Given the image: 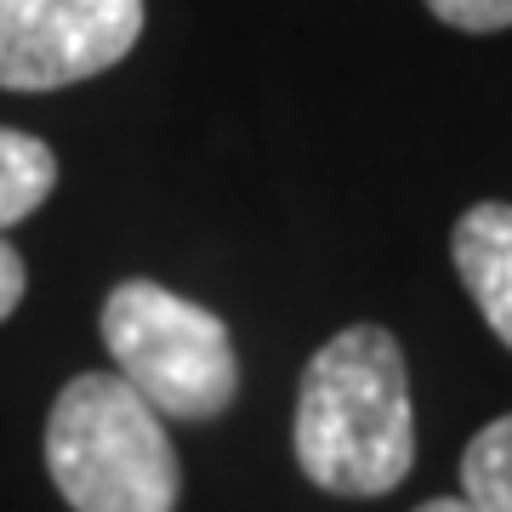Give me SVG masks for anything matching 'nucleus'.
<instances>
[{
  "instance_id": "nucleus-1",
  "label": "nucleus",
  "mask_w": 512,
  "mask_h": 512,
  "mask_svg": "<svg viewBox=\"0 0 512 512\" xmlns=\"http://www.w3.org/2000/svg\"><path fill=\"white\" fill-rule=\"evenodd\" d=\"M296 467L330 495H387L416 467L410 370L382 325H348L302 370Z\"/></svg>"
},
{
  "instance_id": "nucleus-2",
  "label": "nucleus",
  "mask_w": 512,
  "mask_h": 512,
  "mask_svg": "<svg viewBox=\"0 0 512 512\" xmlns=\"http://www.w3.org/2000/svg\"><path fill=\"white\" fill-rule=\"evenodd\" d=\"M46 473L74 512H171L183 490L160 410L126 382L86 370L46 416Z\"/></svg>"
},
{
  "instance_id": "nucleus-3",
  "label": "nucleus",
  "mask_w": 512,
  "mask_h": 512,
  "mask_svg": "<svg viewBox=\"0 0 512 512\" xmlns=\"http://www.w3.org/2000/svg\"><path fill=\"white\" fill-rule=\"evenodd\" d=\"M103 342L114 353V376H126L160 416L211 421L239 393L234 330L154 279H126L109 291Z\"/></svg>"
},
{
  "instance_id": "nucleus-4",
  "label": "nucleus",
  "mask_w": 512,
  "mask_h": 512,
  "mask_svg": "<svg viewBox=\"0 0 512 512\" xmlns=\"http://www.w3.org/2000/svg\"><path fill=\"white\" fill-rule=\"evenodd\" d=\"M143 35V0H0V86L57 92L114 69Z\"/></svg>"
},
{
  "instance_id": "nucleus-5",
  "label": "nucleus",
  "mask_w": 512,
  "mask_h": 512,
  "mask_svg": "<svg viewBox=\"0 0 512 512\" xmlns=\"http://www.w3.org/2000/svg\"><path fill=\"white\" fill-rule=\"evenodd\" d=\"M450 256L467 296L478 302L484 325L512 348V205H473L461 211L456 234H450Z\"/></svg>"
},
{
  "instance_id": "nucleus-6",
  "label": "nucleus",
  "mask_w": 512,
  "mask_h": 512,
  "mask_svg": "<svg viewBox=\"0 0 512 512\" xmlns=\"http://www.w3.org/2000/svg\"><path fill=\"white\" fill-rule=\"evenodd\" d=\"M57 188V154L29 131L0 126V234L18 228L23 217H35L46 194Z\"/></svg>"
},
{
  "instance_id": "nucleus-7",
  "label": "nucleus",
  "mask_w": 512,
  "mask_h": 512,
  "mask_svg": "<svg viewBox=\"0 0 512 512\" xmlns=\"http://www.w3.org/2000/svg\"><path fill=\"white\" fill-rule=\"evenodd\" d=\"M461 501L473 512H512V416L490 421L461 456Z\"/></svg>"
},
{
  "instance_id": "nucleus-8",
  "label": "nucleus",
  "mask_w": 512,
  "mask_h": 512,
  "mask_svg": "<svg viewBox=\"0 0 512 512\" xmlns=\"http://www.w3.org/2000/svg\"><path fill=\"white\" fill-rule=\"evenodd\" d=\"M427 12L461 35H495L512 29V0H427Z\"/></svg>"
},
{
  "instance_id": "nucleus-9",
  "label": "nucleus",
  "mask_w": 512,
  "mask_h": 512,
  "mask_svg": "<svg viewBox=\"0 0 512 512\" xmlns=\"http://www.w3.org/2000/svg\"><path fill=\"white\" fill-rule=\"evenodd\" d=\"M18 302H23V256L0 239V319H12Z\"/></svg>"
},
{
  "instance_id": "nucleus-10",
  "label": "nucleus",
  "mask_w": 512,
  "mask_h": 512,
  "mask_svg": "<svg viewBox=\"0 0 512 512\" xmlns=\"http://www.w3.org/2000/svg\"><path fill=\"white\" fill-rule=\"evenodd\" d=\"M416 512H473V507H467L461 495H439V501H421Z\"/></svg>"
}]
</instances>
